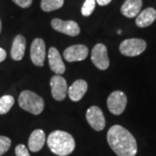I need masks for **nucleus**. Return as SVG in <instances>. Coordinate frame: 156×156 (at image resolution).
<instances>
[{
	"label": "nucleus",
	"instance_id": "11",
	"mask_svg": "<svg viewBox=\"0 0 156 156\" xmlns=\"http://www.w3.org/2000/svg\"><path fill=\"white\" fill-rule=\"evenodd\" d=\"M89 55V49L83 44H76L68 47L63 52V57L67 62L83 61Z\"/></svg>",
	"mask_w": 156,
	"mask_h": 156
},
{
	"label": "nucleus",
	"instance_id": "1",
	"mask_svg": "<svg viewBox=\"0 0 156 156\" xmlns=\"http://www.w3.org/2000/svg\"><path fill=\"white\" fill-rule=\"evenodd\" d=\"M107 140L118 156H135L137 154V142L134 135L121 125H114L109 128Z\"/></svg>",
	"mask_w": 156,
	"mask_h": 156
},
{
	"label": "nucleus",
	"instance_id": "6",
	"mask_svg": "<svg viewBox=\"0 0 156 156\" xmlns=\"http://www.w3.org/2000/svg\"><path fill=\"white\" fill-rule=\"evenodd\" d=\"M91 61L97 69L105 70L109 67V59L107 47L102 44H97L91 51Z\"/></svg>",
	"mask_w": 156,
	"mask_h": 156
},
{
	"label": "nucleus",
	"instance_id": "16",
	"mask_svg": "<svg viewBox=\"0 0 156 156\" xmlns=\"http://www.w3.org/2000/svg\"><path fill=\"white\" fill-rule=\"evenodd\" d=\"M45 133L42 129H36L30 135L28 141L29 149L31 152H38L40 151L45 143Z\"/></svg>",
	"mask_w": 156,
	"mask_h": 156
},
{
	"label": "nucleus",
	"instance_id": "12",
	"mask_svg": "<svg viewBox=\"0 0 156 156\" xmlns=\"http://www.w3.org/2000/svg\"><path fill=\"white\" fill-rule=\"evenodd\" d=\"M48 58H49V64H50V69L55 74L62 75L65 72V69H66L65 65L62 60L59 51L56 50L55 47H51L49 50Z\"/></svg>",
	"mask_w": 156,
	"mask_h": 156
},
{
	"label": "nucleus",
	"instance_id": "2",
	"mask_svg": "<svg viewBox=\"0 0 156 156\" xmlns=\"http://www.w3.org/2000/svg\"><path fill=\"white\" fill-rule=\"evenodd\" d=\"M47 144L52 153L59 156L70 154L76 147V142L72 135L61 130L50 133L47 138Z\"/></svg>",
	"mask_w": 156,
	"mask_h": 156
},
{
	"label": "nucleus",
	"instance_id": "20",
	"mask_svg": "<svg viewBox=\"0 0 156 156\" xmlns=\"http://www.w3.org/2000/svg\"><path fill=\"white\" fill-rule=\"evenodd\" d=\"M95 8V0H86L82 7V14L84 17L90 16Z\"/></svg>",
	"mask_w": 156,
	"mask_h": 156
},
{
	"label": "nucleus",
	"instance_id": "19",
	"mask_svg": "<svg viewBox=\"0 0 156 156\" xmlns=\"http://www.w3.org/2000/svg\"><path fill=\"white\" fill-rule=\"evenodd\" d=\"M15 103V99L11 95H4L0 98V115H5L11 110Z\"/></svg>",
	"mask_w": 156,
	"mask_h": 156
},
{
	"label": "nucleus",
	"instance_id": "3",
	"mask_svg": "<svg viewBox=\"0 0 156 156\" xmlns=\"http://www.w3.org/2000/svg\"><path fill=\"white\" fill-rule=\"evenodd\" d=\"M18 104L23 110L37 115L44 108V101L37 94L30 90H23L20 93Z\"/></svg>",
	"mask_w": 156,
	"mask_h": 156
},
{
	"label": "nucleus",
	"instance_id": "8",
	"mask_svg": "<svg viewBox=\"0 0 156 156\" xmlns=\"http://www.w3.org/2000/svg\"><path fill=\"white\" fill-rule=\"evenodd\" d=\"M86 119L90 127L95 131H101L105 128L106 120L99 107L91 106L86 113Z\"/></svg>",
	"mask_w": 156,
	"mask_h": 156
},
{
	"label": "nucleus",
	"instance_id": "14",
	"mask_svg": "<svg viewBox=\"0 0 156 156\" xmlns=\"http://www.w3.org/2000/svg\"><path fill=\"white\" fill-rule=\"evenodd\" d=\"M26 39L22 35H17L13 40L11 46V56L14 61H20L25 53Z\"/></svg>",
	"mask_w": 156,
	"mask_h": 156
},
{
	"label": "nucleus",
	"instance_id": "7",
	"mask_svg": "<svg viewBox=\"0 0 156 156\" xmlns=\"http://www.w3.org/2000/svg\"><path fill=\"white\" fill-rule=\"evenodd\" d=\"M50 24L55 30L70 37H76L81 31L77 23L72 20L63 21L60 18H54L51 20Z\"/></svg>",
	"mask_w": 156,
	"mask_h": 156
},
{
	"label": "nucleus",
	"instance_id": "9",
	"mask_svg": "<svg viewBox=\"0 0 156 156\" xmlns=\"http://www.w3.org/2000/svg\"><path fill=\"white\" fill-rule=\"evenodd\" d=\"M46 56V47L42 38H35L30 45V59L36 66L43 67Z\"/></svg>",
	"mask_w": 156,
	"mask_h": 156
},
{
	"label": "nucleus",
	"instance_id": "15",
	"mask_svg": "<svg viewBox=\"0 0 156 156\" xmlns=\"http://www.w3.org/2000/svg\"><path fill=\"white\" fill-rule=\"evenodd\" d=\"M142 7V0H126L121 8L123 16L133 18L138 16Z\"/></svg>",
	"mask_w": 156,
	"mask_h": 156
},
{
	"label": "nucleus",
	"instance_id": "21",
	"mask_svg": "<svg viewBox=\"0 0 156 156\" xmlns=\"http://www.w3.org/2000/svg\"><path fill=\"white\" fill-rule=\"evenodd\" d=\"M11 146V140L10 138L0 135V156L5 154L10 149Z\"/></svg>",
	"mask_w": 156,
	"mask_h": 156
},
{
	"label": "nucleus",
	"instance_id": "22",
	"mask_svg": "<svg viewBox=\"0 0 156 156\" xmlns=\"http://www.w3.org/2000/svg\"><path fill=\"white\" fill-rule=\"evenodd\" d=\"M15 153L17 156H30L27 147L23 144H19L16 147Z\"/></svg>",
	"mask_w": 156,
	"mask_h": 156
},
{
	"label": "nucleus",
	"instance_id": "13",
	"mask_svg": "<svg viewBox=\"0 0 156 156\" xmlns=\"http://www.w3.org/2000/svg\"><path fill=\"white\" fill-rule=\"evenodd\" d=\"M87 90L88 83L83 79H78L75 81L72 85L68 89V95L70 100L73 101H79L82 100Z\"/></svg>",
	"mask_w": 156,
	"mask_h": 156
},
{
	"label": "nucleus",
	"instance_id": "23",
	"mask_svg": "<svg viewBox=\"0 0 156 156\" xmlns=\"http://www.w3.org/2000/svg\"><path fill=\"white\" fill-rule=\"evenodd\" d=\"M12 1L21 8H28L32 4V0H12Z\"/></svg>",
	"mask_w": 156,
	"mask_h": 156
},
{
	"label": "nucleus",
	"instance_id": "25",
	"mask_svg": "<svg viewBox=\"0 0 156 156\" xmlns=\"http://www.w3.org/2000/svg\"><path fill=\"white\" fill-rule=\"evenodd\" d=\"M96 2H97V4L101 6H105L108 5L110 2H111L112 0H95Z\"/></svg>",
	"mask_w": 156,
	"mask_h": 156
},
{
	"label": "nucleus",
	"instance_id": "18",
	"mask_svg": "<svg viewBox=\"0 0 156 156\" xmlns=\"http://www.w3.org/2000/svg\"><path fill=\"white\" fill-rule=\"evenodd\" d=\"M64 0H42L41 9L45 12L56 11L62 7Z\"/></svg>",
	"mask_w": 156,
	"mask_h": 156
},
{
	"label": "nucleus",
	"instance_id": "26",
	"mask_svg": "<svg viewBox=\"0 0 156 156\" xmlns=\"http://www.w3.org/2000/svg\"><path fill=\"white\" fill-rule=\"evenodd\" d=\"M1 30H2V22L0 20V33H1Z\"/></svg>",
	"mask_w": 156,
	"mask_h": 156
},
{
	"label": "nucleus",
	"instance_id": "10",
	"mask_svg": "<svg viewBox=\"0 0 156 156\" xmlns=\"http://www.w3.org/2000/svg\"><path fill=\"white\" fill-rule=\"evenodd\" d=\"M51 95L56 101H62L65 99L68 94L67 82L60 75L52 76L50 79Z\"/></svg>",
	"mask_w": 156,
	"mask_h": 156
},
{
	"label": "nucleus",
	"instance_id": "17",
	"mask_svg": "<svg viewBox=\"0 0 156 156\" xmlns=\"http://www.w3.org/2000/svg\"><path fill=\"white\" fill-rule=\"evenodd\" d=\"M156 19V11L152 8H147L140 12L135 19V23L140 28H145L151 25Z\"/></svg>",
	"mask_w": 156,
	"mask_h": 156
},
{
	"label": "nucleus",
	"instance_id": "24",
	"mask_svg": "<svg viewBox=\"0 0 156 156\" xmlns=\"http://www.w3.org/2000/svg\"><path fill=\"white\" fill-rule=\"evenodd\" d=\"M6 51L3 48H0V62H2L3 61H5L6 58Z\"/></svg>",
	"mask_w": 156,
	"mask_h": 156
},
{
	"label": "nucleus",
	"instance_id": "4",
	"mask_svg": "<svg viewBox=\"0 0 156 156\" xmlns=\"http://www.w3.org/2000/svg\"><path fill=\"white\" fill-rule=\"evenodd\" d=\"M147 43L143 39L129 38L124 40L120 44L119 50L123 56H137L145 51Z\"/></svg>",
	"mask_w": 156,
	"mask_h": 156
},
{
	"label": "nucleus",
	"instance_id": "5",
	"mask_svg": "<svg viewBox=\"0 0 156 156\" xmlns=\"http://www.w3.org/2000/svg\"><path fill=\"white\" fill-rule=\"evenodd\" d=\"M128 99L122 91L116 90L112 92L108 97L107 106L108 110L115 115H122L127 106Z\"/></svg>",
	"mask_w": 156,
	"mask_h": 156
}]
</instances>
